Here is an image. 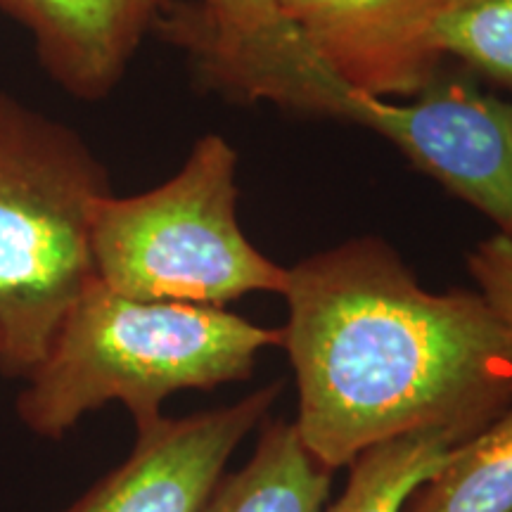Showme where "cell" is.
Instances as JSON below:
<instances>
[{
	"instance_id": "6da1fadb",
	"label": "cell",
	"mask_w": 512,
	"mask_h": 512,
	"mask_svg": "<svg viewBox=\"0 0 512 512\" xmlns=\"http://www.w3.org/2000/svg\"><path fill=\"white\" fill-rule=\"evenodd\" d=\"M283 297L294 427L330 470L403 434L463 444L512 403V335L482 294L425 290L387 240L306 256Z\"/></svg>"
},
{
	"instance_id": "7a4b0ae2",
	"label": "cell",
	"mask_w": 512,
	"mask_h": 512,
	"mask_svg": "<svg viewBox=\"0 0 512 512\" xmlns=\"http://www.w3.org/2000/svg\"><path fill=\"white\" fill-rule=\"evenodd\" d=\"M152 24L216 91L368 128L498 233L512 235V98L482 91L463 64L446 57L425 91L394 102L332 72L280 10L221 24L178 3Z\"/></svg>"
},
{
	"instance_id": "3957f363",
	"label": "cell",
	"mask_w": 512,
	"mask_h": 512,
	"mask_svg": "<svg viewBox=\"0 0 512 512\" xmlns=\"http://www.w3.org/2000/svg\"><path fill=\"white\" fill-rule=\"evenodd\" d=\"M283 330L226 306L147 302L93 280L24 377L17 415L36 437L62 439L83 415L121 403L136 430L164 418L178 392L245 382Z\"/></svg>"
},
{
	"instance_id": "277c9868",
	"label": "cell",
	"mask_w": 512,
	"mask_h": 512,
	"mask_svg": "<svg viewBox=\"0 0 512 512\" xmlns=\"http://www.w3.org/2000/svg\"><path fill=\"white\" fill-rule=\"evenodd\" d=\"M110 192L79 133L0 93V373L24 380L95 280L93 216Z\"/></svg>"
},
{
	"instance_id": "5b68a950",
	"label": "cell",
	"mask_w": 512,
	"mask_h": 512,
	"mask_svg": "<svg viewBox=\"0 0 512 512\" xmlns=\"http://www.w3.org/2000/svg\"><path fill=\"white\" fill-rule=\"evenodd\" d=\"M235 178L238 152L207 133L166 183L102 197L91 228L95 280L124 297L200 306L283 294L287 268L242 233Z\"/></svg>"
},
{
	"instance_id": "8992f818",
	"label": "cell",
	"mask_w": 512,
	"mask_h": 512,
	"mask_svg": "<svg viewBox=\"0 0 512 512\" xmlns=\"http://www.w3.org/2000/svg\"><path fill=\"white\" fill-rule=\"evenodd\" d=\"M275 380L230 406L159 418L136 430L131 453L60 512H200L233 453L283 394Z\"/></svg>"
},
{
	"instance_id": "52a82bcc",
	"label": "cell",
	"mask_w": 512,
	"mask_h": 512,
	"mask_svg": "<svg viewBox=\"0 0 512 512\" xmlns=\"http://www.w3.org/2000/svg\"><path fill=\"white\" fill-rule=\"evenodd\" d=\"M332 72L377 98H415L446 57L437 24L448 0H275Z\"/></svg>"
},
{
	"instance_id": "ba28073f",
	"label": "cell",
	"mask_w": 512,
	"mask_h": 512,
	"mask_svg": "<svg viewBox=\"0 0 512 512\" xmlns=\"http://www.w3.org/2000/svg\"><path fill=\"white\" fill-rule=\"evenodd\" d=\"M162 8L164 0H0L34 38L50 79L81 100L114 91Z\"/></svg>"
},
{
	"instance_id": "9c48e42d",
	"label": "cell",
	"mask_w": 512,
	"mask_h": 512,
	"mask_svg": "<svg viewBox=\"0 0 512 512\" xmlns=\"http://www.w3.org/2000/svg\"><path fill=\"white\" fill-rule=\"evenodd\" d=\"M335 470L306 451L294 422H266L252 458L226 472L200 512H323Z\"/></svg>"
},
{
	"instance_id": "30bf717a",
	"label": "cell",
	"mask_w": 512,
	"mask_h": 512,
	"mask_svg": "<svg viewBox=\"0 0 512 512\" xmlns=\"http://www.w3.org/2000/svg\"><path fill=\"white\" fill-rule=\"evenodd\" d=\"M403 512H512V403L451 451Z\"/></svg>"
},
{
	"instance_id": "8fae6325",
	"label": "cell",
	"mask_w": 512,
	"mask_h": 512,
	"mask_svg": "<svg viewBox=\"0 0 512 512\" xmlns=\"http://www.w3.org/2000/svg\"><path fill=\"white\" fill-rule=\"evenodd\" d=\"M456 446L441 432L403 434L370 446L347 465V486L323 512H403L413 491L446 463Z\"/></svg>"
},
{
	"instance_id": "7c38bea8",
	"label": "cell",
	"mask_w": 512,
	"mask_h": 512,
	"mask_svg": "<svg viewBox=\"0 0 512 512\" xmlns=\"http://www.w3.org/2000/svg\"><path fill=\"white\" fill-rule=\"evenodd\" d=\"M437 46L448 60L512 98V0H448Z\"/></svg>"
},
{
	"instance_id": "4fadbf2b",
	"label": "cell",
	"mask_w": 512,
	"mask_h": 512,
	"mask_svg": "<svg viewBox=\"0 0 512 512\" xmlns=\"http://www.w3.org/2000/svg\"><path fill=\"white\" fill-rule=\"evenodd\" d=\"M467 271L477 292L512 335V235L496 233L467 254Z\"/></svg>"
},
{
	"instance_id": "5bb4252c",
	"label": "cell",
	"mask_w": 512,
	"mask_h": 512,
	"mask_svg": "<svg viewBox=\"0 0 512 512\" xmlns=\"http://www.w3.org/2000/svg\"><path fill=\"white\" fill-rule=\"evenodd\" d=\"M166 3L169 0H164ZM190 5L202 17L221 24H247L278 10L275 0H195Z\"/></svg>"
}]
</instances>
